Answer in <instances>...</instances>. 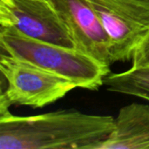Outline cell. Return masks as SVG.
Listing matches in <instances>:
<instances>
[{
	"label": "cell",
	"mask_w": 149,
	"mask_h": 149,
	"mask_svg": "<svg viewBox=\"0 0 149 149\" xmlns=\"http://www.w3.org/2000/svg\"><path fill=\"white\" fill-rule=\"evenodd\" d=\"M0 149H97L115 119L77 110L17 116L0 112Z\"/></svg>",
	"instance_id": "obj_1"
},
{
	"label": "cell",
	"mask_w": 149,
	"mask_h": 149,
	"mask_svg": "<svg viewBox=\"0 0 149 149\" xmlns=\"http://www.w3.org/2000/svg\"><path fill=\"white\" fill-rule=\"evenodd\" d=\"M0 44L7 54L66 78L79 88L98 90L110 72L108 65L75 48L33 39L13 28L1 26Z\"/></svg>",
	"instance_id": "obj_2"
},
{
	"label": "cell",
	"mask_w": 149,
	"mask_h": 149,
	"mask_svg": "<svg viewBox=\"0 0 149 149\" xmlns=\"http://www.w3.org/2000/svg\"><path fill=\"white\" fill-rule=\"evenodd\" d=\"M0 70L7 83L0 110H8L11 105L44 107L77 88L68 79L7 53L1 54Z\"/></svg>",
	"instance_id": "obj_3"
},
{
	"label": "cell",
	"mask_w": 149,
	"mask_h": 149,
	"mask_svg": "<svg viewBox=\"0 0 149 149\" xmlns=\"http://www.w3.org/2000/svg\"><path fill=\"white\" fill-rule=\"evenodd\" d=\"M110 40L111 62L133 59L149 36V0H88Z\"/></svg>",
	"instance_id": "obj_4"
},
{
	"label": "cell",
	"mask_w": 149,
	"mask_h": 149,
	"mask_svg": "<svg viewBox=\"0 0 149 149\" xmlns=\"http://www.w3.org/2000/svg\"><path fill=\"white\" fill-rule=\"evenodd\" d=\"M0 24L33 39L75 48L70 31L49 0H0Z\"/></svg>",
	"instance_id": "obj_5"
},
{
	"label": "cell",
	"mask_w": 149,
	"mask_h": 149,
	"mask_svg": "<svg viewBox=\"0 0 149 149\" xmlns=\"http://www.w3.org/2000/svg\"><path fill=\"white\" fill-rule=\"evenodd\" d=\"M54 6L75 44V49L110 65V40L88 0H49Z\"/></svg>",
	"instance_id": "obj_6"
},
{
	"label": "cell",
	"mask_w": 149,
	"mask_h": 149,
	"mask_svg": "<svg viewBox=\"0 0 149 149\" xmlns=\"http://www.w3.org/2000/svg\"><path fill=\"white\" fill-rule=\"evenodd\" d=\"M149 148V106L132 103L119 111L114 128L97 149Z\"/></svg>",
	"instance_id": "obj_7"
},
{
	"label": "cell",
	"mask_w": 149,
	"mask_h": 149,
	"mask_svg": "<svg viewBox=\"0 0 149 149\" xmlns=\"http://www.w3.org/2000/svg\"><path fill=\"white\" fill-rule=\"evenodd\" d=\"M104 85L108 91L149 101V65L132 66L122 72L109 73Z\"/></svg>",
	"instance_id": "obj_8"
},
{
	"label": "cell",
	"mask_w": 149,
	"mask_h": 149,
	"mask_svg": "<svg viewBox=\"0 0 149 149\" xmlns=\"http://www.w3.org/2000/svg\"><path fill=\"white\" fill-rule=\"evenodd\" d=\"M149 65V36L138 46L133 56V66Z\"/></svg>",
	"instance_id": "obj_9"
}]
</instances>
